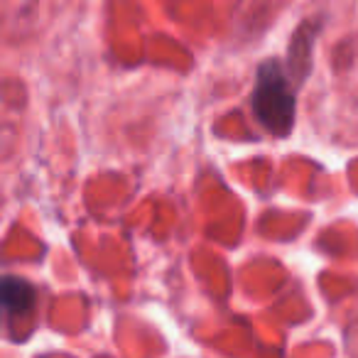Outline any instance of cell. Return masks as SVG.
Instances as JSON below:
<instances>
[{"label":"cell","mask_w":358,"mask_h":358,"mask_svg":"<svg viewBox=\"0 0 358 358\" xmlns=\"http://www.w3.org/2000/svg\"><path fill=\"white\" fill-rule=\"evenodd\" d=\"M253 108L263 128L273 135H287L294 123V94L278 62H265L258 69Z\"/></svg>","instance_id":"obj_1"},{"label":"cell","mask_w":358,"mask_h":358,"mask_svg":"<svg viewBox=\"0 0 358 358\" xmlns=\"http://www.w3.org/2000/svg\"><path fill=\"white\" fill-rule=\"evenodd\" d=\"M35 307V289L20 278H0V314L20 317Z\"/></svg>","instance_id":"obj_2"}]
</instances>
